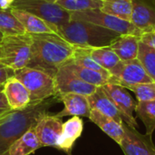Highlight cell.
<instances>
[{
    "label": "cell",
    "mask_w": 155,
    "mask_h": 155,
    "mask_svg": "<svg viewBox=\"0 0 155 155\" xmlns=\"http://www.w3.org/2000/svg\"><path fill=\"white\" fill-rule=\"evenodd\" d=\"M14 74H15L14 70L0 63V88L3 89V86L5 84V82L10 77L14 76Z\"/></svg>",
    "instance_id": "30"
},
{
    "label": "cell",
    "mask_w": 155,
    "mask_h": 155,
    "mask_svg": "<svg viewBox=\"0 0 155 155\" xmlns=\"http://www.w3.org/2000/svg\"><path fill=\"white\" fill-rule=\"evenodd\" d=\"M10 113H11V112H10ZM8 114H9V113H7V114H3V115H0V123H1L5 118V116H6Z\"/></svg>",
    "instance_id": "34"
},
{
    "label": "cell",
    "mask_w": 155,
    "mask_h": 155,
    "mask_svg": "<svg viewBox=\"0 0 155 155\" xmlns=\"http://www.w3.org/2000/svg\"><path fill=\"white\" fill-rule=\"evenodd\" d=\"M58 35L74 46L86 48L110 46L120 35L107 28L76 20H70L61 26Z\"/></svg>",
    "instance_id": "3"
},
{
    "label": "cell",
    "mask_w": 155,
    "mask_h": 155,
    "mask_svg": "<svg viewBox=\"0 0 155 155\" xmlns=\"http://www.w3.org/2000/svg\"><path fill=\"white\" fill-rule=\"evenodd\" d=\"M64 10L73 13L89 9L101 8L103 1L99 0H50Z\"/></svg>",
    "instance_id": "28"
},
{
    "label": "cell",
    "mask_w": 155,
    "mask_h": 155,
    "mask_svg": "<svg viewBox=\"0 0 155 155\" xmlns=\"http://www.w3.org/2000/svg\"><path fill=\"white\" fill-rule=\"evenodd\" d=\"M101 87L122 114L124 122L127 125L136 128L138 124L134 119V112H135L137 103L133 99L127 89L115 84H106Z\"/></svg>",
    "instance_id": "10"
},
{
    "label": "cell",
    "mask_w": 155,
    "mask_h": 155,
    "mask_svg": "<svg viewBox=\"0 0 155 155\" xmlns=\"http://www.w3.org/2000/svg\"><path fill=\"white\" fill-rule=\"evenodd\" d=\"M99 1H104V0H99Z\"/></svg>",
    "instance_id": "39"
},
{
    "label": "cell",
    "mask_w": 155,
    "mask_h": 155,
    "mask_svg": "<svg viewBox=\"0 0 155 155\" xmlns=\"http://www.w3.org/2000/svg\"><path fill=\"white\" fill-rule=\"evenodd\" d=\"M137 59L147 74L155 82V48L140 41Z\"/></svg>",
    "instance_id": "27"
},
{
    "label": "cell",
    "mask_w": 155,
    "mask_h": 155,
    "mask_svg": "<svg viewBox=\"0 0 155 155\" xmlns=\"http://www.w3.org/2000/svg\"><path fill=\"white\" fill-rule=\"evenodd\" d=\"M100 10L105 14L131 22L133 0H104Z\"/></svg>",
    "instance_id": "23"
},
{
    "label": "cell",
    "mask_w": 155,
    "mask_h": 155,
    "mask_svg": "<svg viewBox=\"0 0 155 155\" xmlns=\"http://www.w3.org/2000/svg\"><path fill=\"white\" fill-rule=\"evenodd\" d=\"M87 99L89 101L91 110L98 111L99 113L114 119L121 124L124 123L122 114L115 106V104L112 102V100L106 95L101 86L97 87L94 94L87 96Z\"/></svg>",
    "instance_id": "16"
},
{
    "label": "cell",
    "mask_w": 155,
    "mask_h": 155,
    "mask_svg": "<svg viewBox=\"0 0 155 155\" xmlns=\"http://www.w3.org/2000/svg\"><path fill=\"white\" fill-rule=\"evenodd\" d=\"M90 56L104 69H105L109 74L121 62L120 58L114 53V51L110 46L89 48Z\"/></svg>",
    "instance_id": "24"
},
{
    "label": "cell",
    "mask_w": 155,
    "mask_h": 155,
    "mask_svg": "<svg viewBox=\"0 0 155 155\" xmlns=\"http://www.w3.org/2000/svg\"><path fill=\"white\" fill-rule=\"evenodd\" d=\"M60 102L58 96H53L39 103L30 104L20 110H13L0 123V155H4L10 145L20 138L56 103Z\"/></svg>",
    "instance_id": "2"
},
{
    "label": "cell",
    "mask_w": 155,
    "mask_h": 155,
    "mask_svg": "<svg viewBox=\"0 0 155 155\" xmlns=\"http://www.w3.org/2000/svg\"><path fill=\"white\" fill-rule=\"evenodd\" d=\"M42 145L32 127L20 138L14 142L4 155H29L34 153Z\"/></svg>",
    "instance_id": "19"
},
{
    "label": "cell",
    "mask_w": 155,
    "mask_h": 155,
    "mask_svg": "<svg viewBox=\"0 0 155 155\" xmlns=\"http://www.w3.org/2000/svg\"><path fill=\"white\" fill-rule=\"evenodd\" d=\"M110 74L109 84H119L126 89L133 85L153 82L137 58L125 62L121 61Z\"/></svg>",
    "instance_id": "8"
},
{
    "label": "cell",
    "mask_w": 155,
    "mask_h": 155,
    "mask_svg": "<svg viewBox=\"0 0 155 155\" xmlns=\"http://www.w3.org/2000/svg\"><path fill=\"white\" fill-rule=\"evenodd\" d=\"M3 93L12 110H20L31 104L30 94L25 86L15 76L10 77L3 86Z\"/></svg>",
    "instance_id": "14"
},
{
    "label": "cell",
    "mask_w": 155,
    "mask_h": 155,
    "mask_svg": "<svg viewBox=\"0 0 155 155\" xmlns=\"http://www.w3.org/2000/svg\"><path fill=\"white\" fill-rule=\"evenodd\" d=\"M32 40L31 58L26 67L41 70L54 77L57 70L70 61L75 46L55 33L29 34Z\"/></svg>",
    "instance_id": "1"
},
{
    "label": "cell",
    "mask_w": 155,
    "mask_h": 155,
    "mask_svg": "<svg viewBox=\"0 0 155 155\" xmlns=\"http://www.w3.org/2000/svg\"><path fill=\"white\" fill-rule=\"evenodd\" d=\"M141 42L155 48V29L150 32L143 33L141 35Z\"/></svg>",
    "instance_id": "31"
},
{
    "label": "cell",
    "mask_w": 155,
    "mask_h": 155,
    "mask_svg": "<svg viewBox=\"0 0 155 155\" xmlns=\"http://www.w3.org/2000/svg\"><path fill=\"white\" fill-rule=\"evenodd\" d=\"M0 32L4 36L26 34L25 29L13 15L11 9H0Z\"/></svg>",
    "instance_id": "25"
},
{
    "label": "cell",
    "mask_w": 155,
    "mask_h": 155,
    "mask_svg": "<svg viewBox=\"0 0 155 155\" xmlns=\"http://www.w3.org/2000/svg\"><path fill=\"white\" fill-rule=\"evenodd\" d=\"M3 38H4V35H2V33L0 32V43H1V41L3 40Z\"/></svg>",
    "instance_id": "35"
},
{
    "label": "cell",
    "mask_w": 155,
    "mask_h": 155,
    "mask_svg": "<svg viewBox=\"0 0 155 155\" xmlns=\"http://www.w3.org/2000/svg\"><path fill=\"white\" fill-rule=\"evenodd\" d=\"M15 0H0V9L3 10H7L11 9L13 7Z\"/></svg>",
    "instance_id": "33"
},
{
    "label": "cell",
    "mask_w": 155,
    "mask_h": 155,
    "mask_svg": "<svg viewBox=\"0 0 155 155\" xmlns=\"http://www.w3.org/2000/svg\"><path fill=\"white\" fill-rule=\"evenodd\" d=\"M11 11L17 20L22 24L27 34L54 33L45 21L31 13L17 8H11Z\"/></svg>",
    "instance_id": "20"
},
{
    "label": "cell",
    "mask_w": 155,
    "mask_h": 155,
    "mask_svg": "<svg viewBox=\"0 0 155 155\" xmlns=\"http://www.w3.org/2000/svg\"><path fill=\"white\" fill-rule=\"evenodd\" d=\"M78 78L83 80L84 82L90 84L92 85H94L96 87L103 86L106 84H109L111 75H105L104 74H101L99 72L83 67L81 65H78L74 64L72 60L68 61L66 64H64Z\"/></svg>",
    "instance_id": "22"
},
{
    "label": "cell",
    "mask_w": 155,
    "mask_h": 155,
    "mask_svg": "<svg viewBox=\"0 0 155 155\" xmlns=\"http://www.w3.org/2000/svg\"><path fill=\"white\" fill-rule=\"evenodd\" d=\"M2 56H3V55H2V52H1V49H0V60L2 59Z\"/></svg>",
    "instance_id": "36"
},
{
    "label": "cell",
    "mask_w": 155,
    "mask_h": 155,
    "mask_svg": "<svg viewBox=\"0 0 155 155\" xmlns=\"http://www.w3.org/2000/svg\"><path fill=\"white\" fill-rule=\"evenodd\" d=\"M60 102L64 104V108L55 114L58 118H63L67 115L88 117L91 114V107L87 96L78 94H65L58 96Z\"/></svg>",
    "instance_id": "15"
},
{
    "label": "cell",
    "mask_w": 155,
    "mask_h": 155,
    "mask_svg": "<svg viewBox=\"0 0 155 155\" xmlns=\"http://www.w3.org/2000/svg\"><path fill=\"white\" fill-rule=\"evenodd\" d=\"M135 113L146 128V134L152 135L155 130V101L137 102Z\"/></svg>",
    "instance_id": "26"
},
{
    "label": "cell",
    "mask_w": 155,
    "mask_h": 155,
    "mask_svg": "<svg viewBox=\"0 0 155 155\" xmlns=\"http://www.w3.org/2000/svg\"><path fill=\"white\" fill-rule=\"evenodd\" d=\"M124 136L119 144L125 155H155L152 135L142 134L124 123Z\"/></svg>",
    "instance_id": "11"
},
{
    "label": "cell",
    "mask_w": 155,
    "mask_h": 155,
    "mask_svg": "<svg viewBox=\"0 0 155 155\" xmlns=\"http://www.w3.org/2000/svg\"><path fill=\"white\" fill-rule=\"evenodd\" d=\"M32 40L29 34L4 36L0 43V63L15 71L26 67L31 58Z\"/></svg>",
    "instance_id": "6"
},
{
    "label": "cell",
    "mask_w": 155,
    "mask_h": 155,
    "mask_svg": "<svg viewBox=\"0 0 155 155\" xmlns=\"http://www.w3.org/2000/svg\"><path fill=\"white\" fill-rule=\"evenodd\" d=\"M56 96L65 94H78L89 96L95 92L96 86L78 78L65 64L62 65L54 75Z\"/></svg>",
    "instance_id": "9"
},
{
    "label": "cell",
    "mask_w": 155,
    "mask_h": 155,
    "mask_svg": "<svg viewBox=\"0 0 155 155\" xmlns=\"http://www.w3.org/2000/svg\"><path fill=\"white\" fill-rule=\"evenodd\" d=\"M141 36L134 35H120L110 45L121 61H130L137 58Z\"/></svg>",
    "instance_id": "18"
},
{
    "label": "cell",
    "mask_w": 155,
    "mask_h": 155,
    "mask_svg": "<svg viewBox=\"0 0 155 155\" xmlns=\"http://www.w3.org/2000/svg\"><path fill=\"white\" fill-rule=\"evenodd\" d=\"M89 119L118 144L121 143V141L124 136V124H121L114 119L105 116L95 110H91Z\"/></svg>",
    "instance_id": "21"
},
{
    "label": "cell",
    "mask_w": 155,
    "mask_h": 155,
    "mask_svg": "<svg viewBox=\"0 0 155 155\" xmlns=\"http://www.w3.org/2000/svg\"><path fill=\"white\" fill-rule=\"evenodd\" d=\"M151 1H152V2H153V3L155 5V0H151Z\"/></svg>",
    "instance_id": "37"
},
{
    "label": "cell",
    "mask_w": 155,
    "mask_h": 155,
    "mask_svg": "<svg viewBox=\"0 0 155 155\" xmlns=\"http://www.w3.org/2000/svg\"><path fill=\"white\" fill-rule=\"evenodd\" d=\"M13 110L11 109L4 93H3V90L0 91V115H3V114H5L7 113H10L12 112Z\"/></svg>",
    "instance_id": "32"
},
{
    "label": "cell",
    "mask_w": 155,
    "mask_h": 155,
    "mask_svg": "<svg viewBox=\"0 0 155 155\" xmlns=\"http://www.w3.org/2000/svg\"><path fill=\"white\" fill-rule=\"evenodd\" d=\"M134 93L138 102L155 101V82L133 85L127 88Z\"/></svg>",
    "instance_id": "29"
},
{
    "label": "cell",
    "mask_w": 155,
    "mask_h": 155,
    "mask_svg": "<svg viewBox=\"0 0 155 155\" xmlns=\"http://www.w3.org/2000/svg\"><path fill=\"white\" fill-rule=\"evenodd\" d=\"M2 90H3V89H2V88H0V91H2Z\"/></svg>",
    "instance_id": "38"
},
{
    "label": "cell",
    "mask_w": 155,
    "mask_h": 155,
    "mask_svg": "<svg viewBox=\"0 0 155 155\" xmlns=\"http://www.w3.org/2000/svg\"><path fill=\"white\" fill-rule=\"evenodd\" d=\"M14 76L27 89L31 104L56 96L54 77L41 70L24 67L15 71Z\"/></svg>",
    "instance_id": "4"
},
{
    "label": "cell",
    "mask_w": 155,
    "mask_h": 155,
    "mask_svg": "<svg viewBox=\"0 0 155 155\" xmlns=\"http://www.w3.org/2000/svg\"><path fill=\"white\" fill-rule=\"evenodd\" d=\"M131 23L142 35L155 29V5L151 0H133Z\"/></svg>",
    "instance_id": "13"
},
{
    "label": "cell",
    "mask_w": 155,
    "mask_h": 155,
    "mask_svg": "<svg viewBox=\"0 0 155 155\" xmlns=\"http://www.w3.org/2000/svg\"><path fill=\"white\" fill-rule=\"evenodd\" d=\"M84 130V122L78 116H73L63 124L61 138L55 148L64 151L71 155L72 149L75 141L82 135Z\"/></svg>",
    "instance_id": "17"
},
{
    "label": "cell",
    "mask_w": 155,
    "mask_h": 155,
    "mask_svg": "<svg viewBox=\"0 0 155 155\" xmlns=\"http://www.w3.org/2000/svg\"><path fill=\"white\" fill-rule=\"evenodd\" d=\"M63 122L61 118L49 114L44 115L34 126L35 133L42 145L56 147L63 130Z\"/></svg>",
    "instance_id": "12"
},
{
    "label": "cell",
    "mask_w": 155,
    "mask_h": 155,
    "mask_svg": "<svg viewBox=\"0 0 155 155\" xmlns=\"http://www.w3.org/2000/svg\"><path fill=\"white\" fill-rule=\"evenodd\" d=\"M71 20L88 22L116 32L119 35H134L137 36L142 35V32L131 22L105 14L102 12L100 8L73 12L71 13Z\"/></svg>",
    "instance_id": "7"
},
{
    "label": "cell",
    "mask_w": 155,
    "mask_h": 155,
    "mask_svg": "<svg viewBox=\"0 0 155 155\" xmlns=\"http://www.w3.org/2000/svg\"><path fill=\"white\" fill-rule=\"evenodd\" d=\"M12 8L31 13L45 21L58 35L61 26L71 20V13L50 0H15Z\"/></svg>",
    "instance_id": "5"
}]
</instances>
